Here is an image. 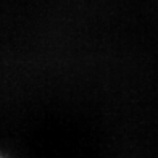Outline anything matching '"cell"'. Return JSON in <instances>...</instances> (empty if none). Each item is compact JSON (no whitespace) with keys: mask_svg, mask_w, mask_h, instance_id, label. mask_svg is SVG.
I'll return each instance as SVG.
<instances>
[]
</instances>
